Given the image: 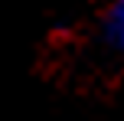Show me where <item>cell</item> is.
I'll return each instance as SVG.
<instances>
[{
    "instance_id": "1",
    "label": "cell",
    "mask_w": 124,
    "mask_h": 121,
    "mask_svg": "<svg viewBox=\"0 0 124 121\" xmlns=\"http://www.w3.org/2000/svg\"><path fill=\"white\" fill-rule=\"evenodd\" d=\"M98 33H101V43H105L114 56L124 59V0H111V3H108V10L101 13Z\"/></svg>"
}]
</instances>
